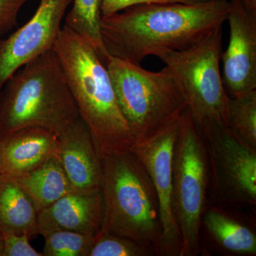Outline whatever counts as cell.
Listing matches in <instances>:
<instances>
[{"instance_id": "cell-1", "label": "cell", "mask_w": 256, "mask_h": 256, "mask_svg": "<svg viewBox=\"0 0 256 256\" xmlns=\"http://www.w3.org/2000/svg\"><path fill=\"white\" fill-rule=\"evenodd\" d=\"M230 8V0L138 5L101 18V36L109 56L140 64L159 52L193 46L223 26Z\"/></svg>"}, {"instance_id": "cell-2", "label": "cell", "mask_w": 256, "mask_h": 256, "mask_svg": "<svg viewBox=\"0 0 256 256\" xmlns=\"http://www.w3.org/2000/svg\"><path fill=\"white\" fill-rule=\"evenodd\" d=\"M53 48L100 159L132 151L134 140L110 74L94 48L65 25Z\"/></svg>"}, {"instance_id": "cell-3", "label": "cell", "mask_w": 256, "mask_h": 256, "mask_svg": "<svg viewBox=\"0 0 256 256\" xmlns=\"http://www.w3.org/2000/svg\"><path fill=\"white\" fill-rule=\"evenodd\" d=\"M80 118L54 48L16 70L0 92V137L31 127L60 136Z\"/></svg>"}, {"instance_id": "cell-4", "label": "cell", "mask_w": 256, "mask_h": 256, "mask_svg": "<svg viewBox=\"0 0 256 256\" xmlns=\"http://www.w3.org/2000/svg\"><path fill=\"white\" fill-rule=\"evenodd\" d=\"M101 233L134 240L159 255V202L151 178L132 152L102 160Z\"/></svg>"}, {"instance_id": "cell-5", "label": "cell", "mask_w": 256, "mask_h": 256, "mask_svg": "<svg viewBox=\"0 0 256 256\" xmlns=\"http://www.w3.org/2000/svg\"><path fill=\"white\" fill-rule=\"evenodd\" d=\"M106 66L134 143L180 118L188 108L180 82L169 67L150 72L110 56Z\"/></svg>"}, {"instance_id": "cell-6", "label": "cell", "mask_w": 256, "mask_h": 256, "mask_svg": "<svg viewBox=\"0 0 256 256\" xmlns=\"http://www.w3.org/2000/svg\"><path fill=\"white\" fill-rule=\"evenodd\" d=\"M208 194L206 142L186 108L180 119L172 166V210L182 242L180 256L201 252L202 220L210 204Z\"/></svg>"}, {"instance_id": "cell-7", "label": "cell", "mask_w": 256, "mask_h": 256, "mask_svg": "<svg viewBox=\"0 0 256 256\" xmlns=\"http://www.w3.org/2000/svg\"><path fill=\"white\" fill-rule=\"evenodd\" d=\"M222 26L215 28L193 46L156 54L178 78L188 110L202 132L227 126L229 95L220 72Z\"/></svg>"}, {"instance_id": "cell-8", "label": "cell", "mask_w": 256, "mask_h": 256, "mask_svg": "<svg viewBox=\"0 0 256 256\" xmlns=\"http://www.w3.org/2000/svg\"><path fill=\"white\" fill-rule=\"evenodd\" d=\"M202 133L210 163V203L226 208H255L256 150L240 142L226 126Z\"/></svg>"}, {"instance_id": "cell-9", "label": "cell", "mask_w": 256, "mask_h": 256, "mask_svg": "<svg viewBox=\"0 0 256 256\" xmlns=\"http://www.w3.org/2000/svg\"><path fill=\"white\" fill-rule=\"evenodd\" d=\"M181 117L134 143L131 151L146 169L158 196L162 226L159 255L162 256H180L182 246L172 210L173 156Z\"/></svg>"}, {"instance_id": "cell-10", "label": "cell", "mask_w": 256, "mask_h": 256, "mask_svg": "<svg viewBox=\"0 0 256 256\" xmlns=\"http://www.w3.org/2000/svg\"><path fill=\"white\" fill-rule=\"evenodd\" d=\"M72 0H40L33 16L6 38H0V92L24 64L52 50Z\"/></svg>"}, {"instance_id": "cell-11", "label": "cell", "mask_w": 256, "mask_h": 256, "mask_svg": "<svg viewBox=\"0 0 256 256\" xmlns=\"http://www.w3.org/2000/svg\"><path fill=\"white\" fill-rule=\"evenodd\" d=\"M230 3V36L220 60L224 86L235 96L256 90V13L236 0Z\"/></svg>"}, {"instance_id": "cell-12", "label": "cell", "mask_w": 256, "mask_h": 256, "mask_svg": "<svg viewBox=\"0 0 256 256\" xmlns=\"http://www.w3.org/2000/svg\"><path fill=\"white\" fill-rule=\"evenodd\" d=\"M102 222V200L100 190H72L38 213V235L56 230H72L95 236Z\"/></svg>"}, {"instance_id": "cell-13", "label": "cell", "mask_w": 256, "mask_h": 256, "mask_svg": "<svg viewBox=\"0 0 256 256\" xmlns=\"http://www.w3.org/2000/svg\"><path fill=\"white\" fill-rule=\"evenodd\" d=\"M56 156L74 190H100L102 160L82 118L58 136Z\"/></svg>"}, {"instance_id": "cell-14", "label": "cell", "mask_w": 256, "mask_h": 256, "mask_svg": "<svg viewBox=\"0 0 256 256\" xmlns=\"http://www.w3.org/2000/svg\"><path fill=\"white\" fill-rule=\"evenodd\" d=\"M58 138L44 128H25L0 137V174L30 172L56 156Z\"/></svg>"}, {"instance_id": "cell-15", "label": "cell", "mask_w": 256, "mask_h": 256, "mask_svg": "<svg viewBox=\"0 0 256 256\" xmlns=\"http://www.w3.org/2000/svg\"><path fill=\"white\" fill-rule=\"evenodd\" d=\"M202 230L216 250L223 255H256L255 228L245 217L230 212L229 208L208 204L202 216Z\"/></svg>"}, {"instance_id": "cell-16", "label": "cell", "mask_w": 256, "mask_h": 256, "mask_svg": "<svg viewBox=\"0 0 256 256\" xmlns=\"http://www.w3.org/2000/svg\"><path fill=\"white\" fill-rule=\"evenodd\" d=\"M38 212L31 198L12 178L0 174V234L38 235Z\"/></svg>"}, {"instance_id": "cell-17", "label": "cell", "mask_w": 256, "mask_h": 256, "mask_svg": "<svg viewBox=\"0 0 256 256\" xmlns=\"http://www.w3.org/2000/svg\"><path fill=\"white\" fill-rule=\"evenodd\" d=\"M11 178L28 194L38 213L74 190L56 156L36 170Z\"/></svg>"}, {"instance_id": "cell-18", "label": "cell", "mask_w": 256, "mask_h": 256, "mask_svg": "<svg viewBox=\"0 0 256 256\" xmlns=\"http://www.w3.org/2000/svg\"><path fill=\"white\" fill-rule=\"evenodd\" d=\"M72 9L66 16L65 26L82 37L106 64L110 56L100 33L102 0H72Z\"/></svg>"}, {"instance_id": "cell-19", "label": "cell", "mask_w": 256, "mask_h": 256, "mask_svg": "<svg viewBox=\"0 0 256 256\" xmlns=\"http://www.w3.org/2000/svg\"><path fill=\"white\" fill-rule=\"evenodd\" d=\"M227 128L240 142L256 150V90L229 96Z\"/></svg>"}, {"instance_id": "cell-20", "label": "cell", "mask_w": 256, "mask_h": 256, "mask_svg": "<svg viewBox=\"0 0 256 256\" xmlns=\"http://www.w3.org/2000/svg\"><path fill=\"white\" fill-rule=\"evenodd\" d=\"M94 236L56 230L44 236L43 256H88Z\"/></svg>"}, {"instance_id": "cell-21", "label": "cell", "mask_w": 256, "mask_h": 256, "mask_svg": "<svg viewBox=\"0 0 256 256\" xmlns=\"http://www.w3.org/2000/svg\"><path fill=\"white\" fill-rule=\"evenodd\" d=\"M154 252L130 239L101 233L96 234L88 256H150Z\"/></svg>"}, {"instance_id": "cell-22", "label": "cell", "mask_w": 256, "mask_h": 256, "mask_svg": "<svg viewBox=\"0 0 256 256\" xmlns=\"http://www.w3.org/2000/svg\"><path fill=\"white\" fill-rule=\"evenodd\" d=\"M4 240L2 256H43L30 244V237L26 234H6Z\"/></svg>"}, {"instance_id": "cell-23", "label": "cell", "mask_w": 256, "mask_h": 256, "mask_svg": "<svg viewBox=\"0 0 256 256\" xmlns=\"http://www.w3.org/2000/svg\"><path fill=\"white\" fill-rule=\"evenodd\" d=\"M204 1L206 0H102L101 16L102 18H108L138 5L176 2L192 4Z\"/></svg>"}, {"instance_id": "cell-24", "label": "cell", "mask_w": 256, "mask_h": 256, "mask_svg": "<svg viewBox=\"0 0 256 256\" xmlns=\"http://www.w3.org/2000/svg\"><path fill=\"white\" fill-rule=\"evenodd\" d=\"M30 0H0V38L18 25V15Z\"/></svg>"}, {"instance_id": "cell-25", "label": "cell", "mask_w": 256, "mask_h": 256, "mask_svg": "<svg viewBox=\"0 0 256 256\" xmlns=\"http://www.w3.org/2000/svg\"><path fill=\"white\" fill-rule=\"evenodd\" d=\"M236 1L242 3L252 12L256 13V0H236Z\"/></svg>"}, {"instance_id": "cell-26", "label": "cell", "mask_w": 256, "mask_h": 256, "mask_svg": "<svg viewBox=\"0 0 256 256\" xmlns=\"http://www.w3.org/2000/svg\"><path fill=\"white\" fill-rule=\"evenodd\" d=\"M3 248H4V240H3V236L0 234V256H2Z\"/></svg>"}]
</instances>
